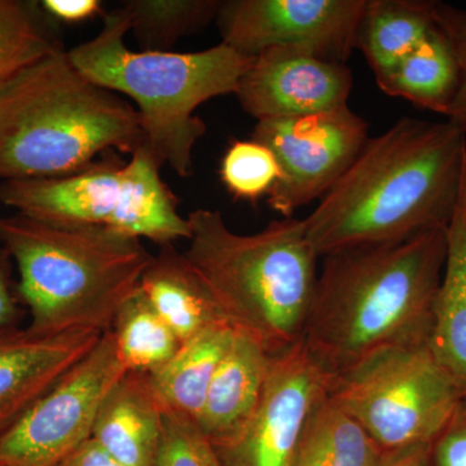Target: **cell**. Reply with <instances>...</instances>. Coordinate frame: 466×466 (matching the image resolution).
Instances as JSON below:
<instances>
[{
  "label": "cell",
  "mask_w": 466,
  "mask_h": 466,
  "mask_svg": "<svg viewBox=\"0 0 466 466\" xmlns=\"http://www.w3.org/2000/svg\"><path fill=\"white\" fill-rule=\"evenodd\" d=\"M126 161L110 150L78 173L0 183V202L20 216L58 227L112 228L124 198Z\"/></svg>",
  "instance_id": "4fadbf2b"
},
{
  "label": "cell",
  "mask_w": 466,
  "mask_h": 466,
  "mask_svg": "<svg viewBox=\"0 0 466 466\" xmlns=\"http://www.w3.org/2000/svg\"><path fill=\"white\" fill-rule=\"evenodd\" d=\"M144 146L137 108L86 78L66 50L0 94V179L75 174L110 150L133 155Z\"/></svg>",
  "instance_id": "277c9868"
},
{
  "label": "cell",
  "mask_w": 466,
  "mask_h": 466,
  "mask_svg": "<svg viewBox=\"0 0 466 466\" xmlns=\"http://www.w3.org/2000/svg\"><path fill=\"white\" fill-rule=\"evenodd\" d=\"M431 466H466V401L431 443Z\"/></svg>",
  "instance_id": "f546056e"
},
{
  "label": "cell",
  "mask_w": 466,
  "mask_h": 466,
  "mask_svg": "<svg viewBox=\"0 0 466 466\" xmlns=\"http://www.w3.org/2000/svg\"><path fill=\"white\" fill-rule=\"evenodd\" d=\"M219 0H130V33L144 51H170L171 46L216 20Z\"/></svg>",
  "instance_id": "484cf974"
},
{
  "label": "cell",
  "mask_w": 466,
  "mask_h": 466,
  "mask_svg": "<svg viewBox=\"0 0 466 466\" xmlns=\"http://www.w3.org/2000/svg\"><path fill=\"white\" fill-rule=\"evenodd\" d=\"M156 159L146 147L126 161L122 187L124 200L113 231L134 238H147L159 247L191 238L188 219L180 216L177 200L161 179Z\"/></svg>",
  "instance_id": "d6986e66"
},
{
  "label": "cell",
  "mask_w": 466,
  "mask_h": 466,
  "mask_svg": "<svg viewBox=\"0 0 466 466\" xmlns=\"http://www.w3.org/2000/svg\"><path fill=\"white\" fill-rule=\"evenodd\" d=\"M55 25L41 3L0 0V94L29 67L66 50Z\"/></svg>",
  "instance_id": "cb8c5ba5"
},
{
  "label": "cell",
  "mask_w": 466,
  "mask_h": 466,
  "mask_svg": "<svg viewBox=\"0 0 466 466\" xmlns=\"http://www.w3.org/2000/svg\"><path fill=\"white\" fill-rule=\"evenodd\" d=\"M251 139L265 144L280 167L267 202L284 218L323 198L368 140L367 122L349 106L293 118L258 121Z\"/></svg>",
  "instance_id": "9c48e42d"
},
{
  "label": "cell",
  "mask_w": 466,
  "mask_h": 466,
  "mask_svg": "<svg viewBox=\"0 0 466 466\" xmlns=\"http://www.w3.org/2000/svg\"><path fill=\"white\" fill-rule=\"evenodd\" d=\"M354 86L346 64L289 48H268L254 57L236 97L257 121L317 115L349 106Z\"/></svg>",
  "instance_id": "7c38bea8"
},
{
  "label": "cell",
  "mask_w": 466,
  "mask_h": 466,
  "mask_svg": "<svg viewBox=\"0 0 466 466\" xmlns=\"http://www.w3.org/2000/svg\"><path fill=\"white\" fill-rule=\"evenodd\" d=\"M109 332L116 355L127 372L152 375L182 345L140 290L119 309Z\"/></svg>",
  "instance_id": "d4e9b609"
},
{
  "label": "cell",
  "mask_w": 466,
  "mask_h": 466,
  "mask_svg": "<svg viewBox=\"0 0 466 466\" xmlns=\"http://www.w3.org/2000/svg\"><path fill=\"white\" fill-rule=\"evenodd\" d=\"M431 444L412 447L386 456L381 466H431Z\"/></svg>",
  "instance_id": "836d02e7"
},
{
  "label": "cell",
  "mask_w": 466,
  "mask_h": 466,
  "mask_svg": "<svg viewBox=\"0 0 466 466\" xmlns=\"http://www.w3.org/2000/svg\"><path fill=\"white\" fill-rule=\"evenodd\" d=\"M458 82L455 54L449 39L435 25L377 86L389 96L401 97L420 108L447 116Z\"/></svg>",
  "instance_id": "7402d4cb"
},
{
  "label": "cell",
  "mask_w": 466,
  "mask_h": 466,
  "mask_svg": "<svg viewBox=\"0 0 466 466\" xmlns=\"http://www.w3.org/2000/svg\"><path fill=\"white\" fill-rule=\"evenodd\" d=\"M428 346L466 401V161L458 205L447 226V257Z\"/></svg>",
  "instance_id": "e0dca14e"
},
{
  "label": "cell",
  "mask_w": 466,
  "mask_h": 466,
  "mask_svg": "<svg viewBox=\"0 0 466 466\" xmlns=\"http://www.w3.org/2000/svg\"><path fill=\"white\" fill-rule=\"evenodd\" d=\"M367 0H227L216 18L222 43L245 56L289 48L345 64L357 48Z\"/></svg>",
  "instance_id": "30bf717a"
},
{
  "label": "cell",
  "mask_w": 466,
  "mask_h": 466,
  "mask_svg": "<svg viewBox=\"0 0 466 466\" xmlns=\"http://www.w3.org/2000/svg\"><path fill=\"white\" fill-rule=\"evenodd\" d=\"M127 373L106 332L94 349L0 435V466H55L91 440L104 400Z\"/></svg>",
  "instance_id": "ba28073f"
},
{
  "label": "cell",
  "mask_w": 466,
  "mask_h": 466,
  "mask_svg": "<svg viewBox=\"0 0 466 466\" xmlns=\"http://www.w3.org/2000/svg\"><path fill=\"white\" fill-rule=\"evenodd\" d=\"M43 11L55 23L76 24L101 14L100 0H43Z\"/></svg>",
  "instance_id": "1f68e13d"
},
{
  "label": "cell",
  "mask_w": 466,
  "mask_h": 466,
  "mask_svg": "<svg viewBox=\"0 0 466 466\" xmlns=\"http://www.w3.org/2000/svg\"><path fill=\"white\" fill-rule=\"evenodd\" d=\"M14 262L5 248H0V330L16 327L23 317L21 300L14 283Z\"/></svg>",
  "instance_id": "4dcf8cb0"
},
{
  "label": "cell",
  "mask_w": 466,
  "mask_h": 466,
  "mask_svg": "<svg viewBox=\"0 0 466 466\" xmlns=\"http://www.w3.org/2000/svg\"><path fill=\"white\" fill-rule=\"evenodd\" d=\"M435 27V2L367 0L359 24L357 48L381 81Z\"/></svg>",
  "instance_id": "44dd1931"
},
{
  "label": "cell",
  "mask_w": 466,
  "mask_h": 466,
  "mask_svg": "<svg viewBox=\"0 0 466 466\" xmlns=\"http://www.w3.org/2000/svg\"><path fill=\"white\" fill-rule=\"evenodd\" d=\"M0 242L17 268L27 328L38 334L109 332L153 258L139 238L108 227L51 226L20 214L0 218Z\"/></svg>",
  "instance_id": "8992f818"
},
{
  "label": "cell",
  "mask_w": 466,
  "mask_h": 466,
  "mask_svg": "<svg viewBox=\"0 0 466 466\" xmlns=\"http://www.w3.org/2000/svg\"><path fill=\"white\" fill-rule=\"evenodd\" d=\"M104 333L0 330V435L94 349Z\"/></svg>",
  "instance_id": "5bb4252c"
},
{
  "label": "cell",
  "mask_w": 466,
  "mask_h": 466,
  "mask_svg": "<svg viewBox=\"0 0 466 466\" xmlns=\"http://www.w3.org/2000/svg\"><path fill=\"white\" fill-rule=\"evenodd\" d=\"M235 330L214 325L182 343L177 354L149 375L162 410L198 422L213 377L231 345Z\"/></svg>",
  "instance_id": "ffe728a7"
},
{
  "label": "cell",
  "mask_w": 466,
  "mask_h": 466,
  "mask_svg": "<svg viewBox=\"0 0 466 466\" xmlns=\"http://www.w3.org/2000/svg\"><path fill=\"white\" fill-rule=\"evenodd\" d=\"M128 9L103 14V27L91 41L67 51L76 69L94 84L134 101L146 148L158 167L191 177L193 149L207 133L195 115L201 104L236 94L254 57L225 43L200 52L131 51Z\"/></svg>",
  "instance_id": "5b68a950"
},
{
  "label": "cell",
  "mask_w": 466,
  "mask_h": 466,
  "mask_svg": "<svg viewBox=\"0 0 466 466\" xmlns=\"http://www.w3.org/2000/svg\"><path fill=\"white\" fill-rule=\"evenodd\" d=\"M156 466H225L198 422L164 410Z\"/></svg>",
  "instance_id": "83f0119b"
},
{
  "label": "cell",
  "mask_w": 466,
  "mask_h": 466,
  "mask_svg": "<svg viewBox=\"0 0 466 466\" xmlns=\"http://www.w3.org/2000/svg\"><path fill=\"white\" fill-rule=\"evenodd\" d=\"M466 161L459 126L404 116L364 144L305 218L319 258L348 248L407 240L449 226Z\"/></svg>",
  "instance_id": "6da1fadb"
},
{
  "label": "cell",
  "mask_w": 466,
  "mask_h": 466,
  "mask_svg": "<svg viewBox=\"0 0 466 466\" xmlns=\"http://www.w3.org/2000/svg\"><path fill=\"white\" fill-rule=\"evenodd\" d=\"M219 174L236 200L256 202L272 191L280 177V167L265 144L236 140L223 156Z\"/></svg>",
  "instance_id": "4316f807"
},
{
  "label": "cell",
  "mask_w": 466,
  "mask_h": 466,
  "mask_svg": "<svg viewBox=\"0 0 466 466\" xmlns=\"http://www.w3.org/2000/svg\"><path fill=\"white\" fill-rule=\"evenodd\" d=\"M139 290L180 343L214 325L228 324L207 285L174 244L153 256Z\"/></svg>",
  "instance_id": "ac0fdd59"
},
{
  "label": "cell",
  "mask_w": 466,
  "mask_h": 466,
  "mask_svg": "<svg viewBox=\"0 0 466 466\" xmlns=\"http://www.w3.org/2000/svg\"><path fill=\"white\" fill-rule=\"evenodd\" d=\"M184 257L200 276L235 332L272 357L302 339L314 300L319 256L305 219L272 220L262 231L233 232L222 213L198 208L188 217Z\"/></svg>",
  "instance_id": "3957f363"
},
{
  "label": "cell",
  "mask_w": 466,
  "mask_h": 466,
  "mask_svg": "<svg viewBox=\"0 0 466 466\" xmlns=\"http://www.w3.org/2000/svg\"><path fill=\"white\" fill-rule=\"evenodd\" d=\"M329 377L302 339L272 357L256 412L240 433L216 447L225 466H293L312 413L327 397Z\"/></svg>",
  "instance_id": "8fae6325"
},
{
  "label": "cell",
  "mask_w": 466,
  "mask_h": 466,
  "mask_svg": "<svg viewBox=\"0 0 466 466\" xmlns=\"http://www.w3.org/2000/svg\"><path fill=\"white\" fill-rule=\"evenodd\" d=\"M447 227L324 256L302 341L329 379L377 352L428 343Z\"/></svg>",
  "instance_id": "7a4b0ae2"
},
{
  "label": "cell",
  "mask_w": 466,
  "mask_h": 466,
  "mask_svg": "<svg viewBox=\"0 0 466 466\" xmlns=\"http://www.w3.org/2000/svg\"><path fill=\"white\" fill-rule=\"evenodd\" d=\"M385 458L366 429L327 395L306 426L293 466H381Z\"/></svg>",
  "instance_id": "603a6c76"
},
{
  "label": "cell",
  "mask_w": 466,
  "mask_h": 466,
  "mask_svg": "<svg viewBox=\"0 0 466 466\" xmlns=\"http://www.w3.org/2000/svg\"><path fill=\"white\" fill-rule=\"evenodd\" d=\"M55 466H125L110 456L103 447L94 440L85 441L82 446L73 451L69 456L61 460Z\"/></svg>",
  "instance_id": "d6a6232c"
},
{
  "label": "cell",
  "mask_w": 466,
  "mask_h": 466,
  "mask_svg": "<svg viewBox=\"0 0 466 466\" xmlns=\"http://www.w3.org/2000/svg\"><path fill=\"white\" fill-rule=\"evenodd\" d=\"M271 363L272 355L259 343L235 332L198 421L214 446L228 443L249 422L265 390Z\"/></svg>",
  "instance_id": "9a60e30c"
},
{
  "label": "cell",
  "mask_w": 466,
  "mask_h": 466,
  "mask_svg": "<svg viewBox=\"0 0 466 466\" xmlns=\"http://www.w3.org/2000/svg\"><path fill=\"white\" fill-rule=\"evenodd\" d=\"M327 395L385 456L433 443L464 401L428 343L377 352L329 379Z\"/></svg>",
  "instance_id": "52a82bcc"
},
{
  "label": "cell",
  "mask_w": 466,
  "mask_h": 466,
  "mask_svg": "<svg viewBox=\"0 0 466 466\" xmlns=\"http://www.w3.org/2000/svg\"><path fill=\"white\" fill-rule=\"evenodd\" d=\"M162 416L149 375L127 372L104 400L92 440L122 465L156 466Z\"/></svg>",
  "instance_id": "2e32d148"
},
{
  "label": "cell",
  "mask_w": 466,
  "mask_h": 466,
  "mask_svg": "<svg viewBox=\"0 0 466 466\" xmlns=\"http://www.w3.org/2000/svg\"><path fill=\"white\" fill-rule=\"evenodd\" d=\"M435 25L449 39L459 67V82L449 121L466 135V12L435 2Z\"/></svg>",
  "instance_id": "f1b7e54d"
}]
</instances>
